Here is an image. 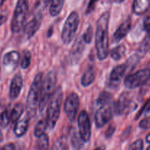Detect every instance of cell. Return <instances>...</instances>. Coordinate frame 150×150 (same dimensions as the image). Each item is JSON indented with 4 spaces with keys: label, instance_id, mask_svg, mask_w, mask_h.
<instances>
[{
    "label": "cell",
    "instance_id": "cell-12",
    "mask_svg": "<svg viewBox=\"0 0 150 150\" xmlns=\"http://www.w3.org/2000/svg\"><path fill=\"white\" fill-rule=\"evenodd\" d=\"M127 70L126 64H119L113 67L109 78V85L111 88H116L120 84L126 70Z\"/></svg>",
    "mask_w": 150,
    "mask_h": 150
},
{
    "label": "cell",
    "instance_id": "cell-34",
    "mask_svg": "<svg viewBox=\"0 0 150 150\" xmlns=\"http://www.w3.org/2000/svg\"><path fill=\"white\" fill-rule=\"evenodd\" d=\"M66 146V139L65 138H61L58 139L54 144V150H64Z\"/></svg>",
    "mask_w": 150,
    "mask_h": 150
},
{
    "label": "cell",
    "instance_id": "cell-48",
    "mask_svg": "<svg viewBox=\"0 0 150 150\" xmlns=\"http://www.w3.org/2000/svg\"><path fill=\"white\" fill-rule=\"evenodd\" d=\"M146 150H150V146H149V147L148 148H147V149Z\"/></svg>",
    "mask_w": 150,
    "mask_h": 150
},
{
    "label": "cell",
    "instance_id": "cell-47",
    "mask_svg": "<svg viewBox=\"0 0 150 150\" xmlns=\"http://www.w3.org/2000/svg\"><path fill=\"white\" fill-rule=\"evenodd\" d=\"M94 150H104V147H98Z\"/></svg>",
    "mask_w": 150,
    "mask_h": 150
},
{
    "label": "cell",
    "instance_id": "cell-45",
    "mask_svg": "<svg viewBox=\"0 0 150 150\" xmlns=\"http://www.w3.org/2000/svg\"><path fill=\"white\" fill-rule=\"evenodd\" d=\"M125 0H115V2L116 3H122L123 1H124Z\"/></svg>",
    "mask_w": 150,
    "mask_h": 150
},
{
    "label": "cell",
    "instance_id": "cell-41",
    "mask_svg": "<svg viewBox=\"0 0 150 150\" xmlns=\"http://www.w3.org/2000/svg\"><path fill=\"white\" fill-rule=\"evenodd\" d=\"M7 21V17L3 15H0V26L3 24V23H5V21Z\"/></svg>",
    "mask_w": 150,
    "mask_h": 150
},
{
    "label": "cell",
    "instance_id": "cell-9",
    "mask_svg": "<svg viewBox=\"0 0 150 150\" xmlns=\"http://www.w3.org/2000/svg\"><path fill=\"white\" fill-rule=\"evenodd\" d=\"M78 127H79V135L82 142H89L91 136V123L89 115L85 110L81 111L79 114Z\"/></svg>",
    "mask_w": 150,
    "mask_h": 150
},
{
    "label": "cell",
    "instance_id": "cell-1",
    "mask_svg": "<svg viewBox=\"0 0 150 150\" xmlns=\"http://www.w3.org/2000/svg\"><path fill=\"white\" fill-rule=\"evenodd\" d=\"M109 21L110 12L106 11L100 16L96 23V49L97 58L104 60L109 54Z\"/></svg>",
    "mask_w": 150,
    "mask_h": 150
},
{
    "label": "cell",
    "instance_id": "cell-26",
    "mask_svg": "<svg viewBox=\"0 0 150 150\" xmlns=\"http://www.w3.org/2000/svg\"><path fill=\"white\" fill-rule=\"evenodd\" d=\"M48 125H47L46 120H41L37 123L36 126L35 127V130H34V136L36 138H39L42 135L45 133L46 130Z\"/></svg>",
    "mask_w": 150,
    "mask_h": 150
},
{
    "label": "cell",
    "instance_id": "cell-21",
    "mask_svg": "<svg viewBox=\"0 0 150 150\" xmlns=\"http://www.w3.org/2000/svg\"><path fill=\"white\" fill-rule=\"evenodd\" d=\"M51 0H38L33 8V16L43 18L44 10L46 9Z\"/></svg>",
    "mask_w": 150,
    "mask_h": 150
},
{
    "label": "cell",
    "instance_id": "cell-46",
    "mask_svg": "<svg viewBox=\"0 0 150 150\" xmlns=\"http://www.w3.org/2000/svg\"><path fill=\"white\" fill-rule=\"evenodd\" d=\"M4 1H5V0H0V7L3 5V4L4 3Z\"/></svg>",
    "mask_w": 150,
    "mask_h": 150
},
{
    "label": "cell",
    "instance_id": "cell-22",
    "mask_svg": "<svg viewBox=\"0 0 150 150\" xmlns=\"http://www.w3.org/2000/svg\"><path fill=\"white\" fill-rule=\"evenodd\" d=\"M126 49L125 45L121 44V45H119L115 47V48H112L109 51V54H110V57L113 60H115V61H119L122 57H124L125 54H126Z\"/></svg>",
    "mask_w": 150,
    "mask_h": 150
},
{
    "label": "cell",
    "instance_id": "cell-44",
    "mask_svg": "<svg viewBox=\"0 0 150 150\" xmlns=\"http://www.w3.org/2000/svg\"><path fill=\"white\" fill-rule=\"evenodd\" d=\"M3 139H4V138H3V134H2V133H1V130H0V142H2Z\"/></svg>",
    "mask_w": 150,
    "mask_h": 150
},
{
    "label": "cell",
    "instance_id": "cell-25",
    "mask_svg": "<svg viewBox=\"0 0 150 150\" xmlns=\"http://www.w3.org/2000/svg\"><path fill=\"white\" fill-rule=\"evenodd\" d=\"M24 113V105L23 104L19 103L16 104L10 112V122L12 123H16L21 117Z\"/></svg>",
    "mask_w": 150,
    "mask_h": 150
},
{
    "label": "cell",
    "instance_id": "cell-8",
    "mask_svg": "<svg viewBox=\"0 0 150 150\" xmlns=\"http://www.w3.org/2000/svg\"><path fill=\"white\" fill-rule=\"evenodd\" d=\"M135 103L128 92H123L114 105V111L117 115H124L129 113L135 108Z\"/></svg>",
    "mask_w": 150,
    "mask_h": 150
},
{
    "label": "cell",
    "instance_id": "cell-24",
    "mask_svg": "<svg viewBox=\"0 0 150 150\" xmlns=\"http://www.w3.org/2000/svg\"><path fill=\"white\" fill-rule=\"evenodd\" d=\"M83 40H82V38H79V39L76 40V42H75L73 48L71 50V58L72 59L75 60L76 62V59H79V57L81 55V54L83 51L84 48V45H83Z\"/></svg>",
    "mask_w": 150,
    "mask_h": 150
},
{
    "label": "cell",
    "instance_id": "cell-49",
    "mask_svg": "<svg viewBox=\"0 0 150 150\" xmlns=\"http://www.w3.org/2000/svg\"><path fill=\"white\" fill-rule=\"evenodd\" d=\"M16 150H21V149H16Z\"/></svg>",
    "mask_w": 150,
    "mask_h": 150
},
{
    "label": "cell",
    "instance_id": "cell-5",
    "mask_svg": "<svg viewBox=\"0 0 150 150\" xmlns=\"http://www.w3.org/2000/svg\"><path fill=\"white\" fill-rule=\"evenodd\" d=\"M57 83V76L54 72L51 71L46 75L44 81H43L42 87L41 90L40 100L38 108L40 111H43L46 105L49 101L51 95L54 92V87Z\"/></svg>",
    "mask_w": 150,
    "mask_h": 150
},
{
    "label": "cell",
    "instance_id": "cell-7",
    "mask_svg": "<svg viewBox=\"0 0 150 150\" xmlns=\"http://www.w3.org/2000/svg\"><path fill=\"white\" fill-rule=\"evenodd\" d=\"M149 79L150 69H143L126 76L124 86L128 89H136L147 83Z\"/></svg>",
    "mask_w": 150,
    "mask_h": 150
},
{
    "label": "cell",
    "instance_id": "cell-36",
    "mask_svg": "<svg viewBox=\"0 0 150 150\" xmlns=\"http://www.w3.org/2000/svg\"><path fill=\"white\" fill-rule=\"evenodd\" d=\"M115 130H116V125L113 124H113H110L105 132V137L107 139L111 138L113 136V135L114 134Z\"/></svg>",
    "mask_w": 150,
    "mask_h": 150
},
{
    "label": "cell",
    "instance_id": "cell-17",
    "mask_svg": "<svg viewBox=\"0 0 150 150\" xmlns=\"http://www.w3.org/2000/svg\"><path fill=\"white\" fill-rule=\"evenodd\" d=\"M29 117L28 115L20 118L16 122L14 127V133L17 137H22L26 134L29 127Z\"/></svg>",
    "mask_w": 150,
    "mask_h": 150
},
{
    "label": "cell",
    "instance_id": "cell-23",
    "mask_svg": "<svg viewBox=\"0 0 150 150\" xmlns=\"http://www.w3.org/2000/svg\"><path fill=\"white\" fill-rule=\"evenodd\" d=\"M65 0H51L49 5V13L52 17L58 16L61 13Z\"/></svg>",
    "mask_w": 150,
    "mask_h": 150
},
{
    "label": "cell",
    "instance_id": "cell-3",
    "mask_svg": "<svg viewBox=\"0 0 150 150\" xmlns=\"http://www.w3.org/2000/svg\"><path fill=\"white\" fill-rule=\"evenodd\" d=\"M43 84V73L37 74L31 84L26 100V111L29 118L34 117L39 105L40 95Z\"/></svg>",
    "mask_w": 150,
    "mask_h": 150
},
{
    "label": "cell",
    "instance_id": "cell-4",
    "mask_svg": "<svg viewBox=\"0 0 150 150\" xmlns=\"http://www.w3.org/2000/svg\"><path fill=\"white\" fill-rule=\"evenodd\" d=\"M28 11V0H18L10 23V29L13 33H18L23 29L27 17Z\"/></svg>",
    "mask_w": 150,
    "mask_h": 150
},
{
    "label": "cell",
    "instance_id": "cell-18",
    "mask_svg": "<svg viewBox=\"0 0 150 150\" xmlns=\"http://www.w3.org/2000/svg\"><path fill=\"white\" fill-rule=\"evenodd\" d=\"M96 78L95 70L93 66H88L84 73L82 74L80 79L81 85L84 87L89 86L92 83H94Z\"/></svg>",
    "mask_w": 150,
    "mask_h": 150
},
{
    "label": "cell",
    "instance_id": "cell-35",
    "mask_svg": "<svg viewBox=\"0 0 150 150\" xmlns=\"http://www.w3.org/2000/svg\"><path fill=\"white\" fill-rule=\"evenodd\" d=\"M141 113H144V117H145L146 119H148V120H149L150 119V99L149 100L148 102H147V103L146 104L145 106L144 107V108H143L142 111H141V112L138 114V116H139ZM138 116L136 117V119L138 118Z\"/></svg>",
    "mask_w": 150,
    "mask_h": 150
},
{
    "label": "cell",
    "instance_id": "cell-32",
    "mask_svg": "<svg viewBox=\"0 0 150 150\" xmlns=\"http://www.w3.org/2000/svg\"><path fill=\"white\" fill-rule=\"evenodd\" d=\"M71 142H72V146H73V148L74 150L79 149L80 146H82V140L81 139L79 135L78 136L76 133L73 135L71 139Z\"/></svg>",
    "mask_w": 150,
    "mask_h": 150
},
{
    "label": "cell",
    "instance_id": "cell-38",
    "mask_svg": "<svg viewBox=\"0 0 150 150\" xmlns=\"http://www.w3.org/2000/svg\"><path fill=\"white\" fill-rule=\"evenodd\" d=\"M139 127L141 129H144V130H147L150 127V122L148 119H144V120H141L139 123Z\"/></svg>",
    "mask_w": 150,
    "mask_h": 150
},
{
    "label": "cell",
    "instance_id": "cell-19",
    "mask_svg": "<svg viewBox=\"0 0 150 150\" xmlns=\"http://www.w3.org/2000/svg\"><path fill=\"white\" fill-rule=\"evenodd\" d=\"M150 8V0H134L132 11L135 15H143Z\"/></svg>",
    "mask_w": 150,
    "mask_h": 150
},
{
    "label": "cell",
    "instance_id": "cell-15",
    "mask_svg": "<svg viewBox=\"0 0 150 150\" xmlns=\"http://www.w3.org/2000/svg\"><path fill=\"white\" fill-rule=\"evenodd\" d=\"M23 86V78L20 74H17L13 78L10 83L9 95L11 100H16L19 96Z\"/></svg>",
    "mask_w": 150,
    "mask_h": 150
},
{
    "label": "cell",
    "instance_id": "cell-10",
    "mask_svg": "<svg viewBox=\"0 0 150 150\" xmlns=\"http://www.w3.org/2000/svg\"><path fill=\"white\" fill-rule=\"evenodd\" d=\"M79 108V98L76 93H71L64 103V111L70 121L75 120Z\"/></svg>",
    "mask_w": 150,
    "mask_h": 150
},
{
    "label": "cell",
    "instance_id": "cell-40",
    "mask_svg": "<svg viewBox=\"0 0 150 150\" xmlns=\"http://www.w3.org/2000/svg\"><path fill=\"white\" fill-rule=\"evenodd\" d=\"M1 150H16V146L13 144H7L4 145Z\"/></svg>",
    "mask_w": 150,
    "mask_h": 150
},
{
    "label": "cell",
    "instance_id": "cell-20",
    "mask_svg": "<svg viewBox=\"0 0 150 150\" xmlns=\"http://www.w3.org/2000/svg\"><path fill=\"white\" fill-rule=\"evenodd\" d=\"M150 50V32H147L146 36L140 43L139 47L137 50L136 54L140 57L143 58Z\"/></svg>",
    "mask_w": 150,
    "mask_h": 150
},
{
    "label": "cell",
    "instance_id": "cell-43",
    "mask_svg": "<svg viewBox=\"0 0 150 150\" xmlns=\"http://www.w3.org/2000/svg\"><path fill=\"white\" fill-rule=\"evenodd\" d=\"M146 140L147 143L150 144V133L146 136Z\"/></svg>",
    "mask_w": 150,
    "mask_h": 150
},
{
    "label": "cell",
    "instance_id": "cell-16",
    "mask_svg": "<svg viewBox=\"0 0 150 150\" xmlns=\"http://www.w3.org/2000/svg\"><path fill=\"white\" fill-rule=\"evenodd\" d=\"M131 24L132 23H131L130 18H127L124 21L113 34V40L115 42H119L122 39H124L130 31Z\"/></svg>",
    "mask_w": 150,
    "mask_h": 150
},
{
    "label": "cell",
    "instance_id": "cell-27",
    "mask_svg": "<svg viewBox=\"0 0 150 150\" xmlns=\"http://www.w3.org/2000/svg\"><path fill=\"white\" fill-rule=\"evenodd\" d=\"M112 101V95L110 93L107 92H102L97 98L96 103L98 106L106 105V104L111 103Z\"/></svg>",
    "mask_w": 150,
    "mask_h": 150
},
{
    "label": "cell",
    "instance_id": "cell-14",
    "mask_svg": "<svg viewBox=\"0 0 150 150\" xmlns=\"http://www.w3.org/2000/svg\"><path fill=\"white\" fill-rule=\"evenodd\" d=\"M43 18L33 16L32 19L25 25L24 28V35L26 40H29L35 35L41 26Z\"/></svg>",
    "mask_w": 150,
    "mask_h": 150
},
{
    "label": "cell",
    "instance_id": "cell-33",
    "mask_svg": "<svg viewBox=\"0 0 150 150\" xmlns=\"http://www.w3.org/2000/svg\"><path fill=\"white\" fill-rule=\"evenodd\" d=\"M143 149H144L143 140L142 139H138L130 145L129 150H143Z\"/></svg>",
    "mask_w": 150,
    "mask_h": 150
},
{
    "label": "cell",
    "instance_id": "cell-6",
    "mask_svg": "<svg viewBox=\"0 0 150 150\" xmlns=\"http://www.w3.org/2000/svg\"><path fill=\"white\" fill-rule=\"evenodd\" d=\"M79 23V14L73 11L69 14L63 24L61 32V38L63 43L69 45L74 38Z\"/></svg>",
    "mask_w": 150,
    "mask_h": 150
},
{
    "label": "cell",
    "instance_id": "cell-42",
    "mask_svg": "<svg viewBox=\"0 0 150 150\" xmlns=\"http://www.w3.org/2000/svg\"><path fill=\"white\" fill-rule=\"evenodd\" d=\"M5 109H6V108H4V105H1V104H0V114H1V113H2L3 111H4Z\"/></svg>",
    "mask_w": 150,
    "mask_h": 150
},
{
    "label": "cell",
    "instance_id": "cell-29",
    "mask_svg": "<svg viewBox=\"0 0 150 150\" xmlns=\"http://www.w3.org/2000/svg\"><path fill=\"white\" fill-rule=\"evenodd\" d=\"M10 122V112L7 109L4 110L2 113L0 114V127L5 128L8 126Z\"/></svg>",
    "mask_w": 150,
    "mask_h": 150
},
{
    "label": "cell",
    "instance_id": "cell-39",
    "mask_svg": "<svg viewBox=\"0 0 150 150\" xmlns=\"http://www.w3.org/2000/svg\"><path fill=\"white\" fill-rule=\"evenodd\" d=\"M99 0H90L89 1V4H88V7H87V10H86V14H89L90 13L94 10V7H95L96 4L97 3Z\"/></svg>",
    "mask_w": 150,
    "mask_h": 150
},
{
    "label": "cell",
    "instance_id": "cell-31",
    "mask_svg": "<svg viewBox=\"0 0 150 150\" xmlns=\"http://www.w3.org/2000/svg\"><path fill=\"white\" fill-rule=\"evenodd\" d=\"M93 36H94V30H93L92 26H89L87 28L82 38L84 42H86V43H90L92 40Z\"/></svg>",
    "mask_w": 150,
    "mask_h": 150
},
{
    "label": "cell",
    "instance_id": "cell-37",
    "mask_svg": "<svg viewBox=\"0 0 150 150\" xmlns=\"http://www.w3.org/2000/svg\"><path fill=\"white\" fill-rule=\"evenodd\" d=\"M144 29L146 32H150V13L144 18Z\"/></svg>",
    "mask_w": 150,
    "mask_h": 150
},
{
    "label": "cell",
    "instance_id": "cell-30",
    "mask_svg": "<svg viewBox=\"0 0 150 150\" xmlns=\"http://www.w3.org/2000/svg\"><path fill=\"white\" fill-rule=\"evenodd\" d=\"M32 59V55H31L30 51H25L23 54V58H22L21 62V67L24 70H26L29 67Z\"/></svg>",
    "mask_w": 150,
    "mask_h": 150
},
{
    "label": "cell",
    "instance_id": "cell-2",
    "mask_svg": "<svg viewBox=\"0 0 150 150\" xmlns=\"http://www.w3.org/2000/svg\"><path fill=\"white\" fill-rule=\"evenodd\" d=\"M63 91L60 87L57 88L49 101L46 112V122L48 127L54 129L59 120L63 102Z\"/></svg>",
    "mask_w": 150,
    "mask_h": 150
},
{
    "label": "cell",
    "instance_id": "cell-28",
    "mask_svg": "<svg viewBox=\"0 0 150 150\" xmlns=\"http://www.w3.org/2000/svg\"><path fill=\"white\" fill-rule=\"evenodd\" d=\"M49 137L46 133L38 138L37 142V150H48Z\"/></svg>",
    "mask_w": 150,
    "mask_h": 150
},
{
    "label": "cell",
    "instance_id": "cell-11",
    "mask_svg": "<svg viewBox=\"0 0 150 150\" xmlns=\"http://www.w3.org/2000/svg\"><path fill=\"white\" fill-rule=\"evenodd\" d=\"M113 116V109L111 103L99 106L94 117L95 125L97 128H101L110 121Z\"/></svg>",
    "mask_w": 150,
    "mask_h": 150
},
{
    "label": "cell",
    "instance_id": "cell-13",
    "mask_svg": "<svg viewBox=\"0 0 150 150\" xmlns=\"http://www.w3.org/2000/svg\"><path fill=\"white\" fill-rule=\"evenodd\" d=\"M20 60V54L18 51H12L6 53L3 57L2 64L4 70L13 71L17 67Z\"/></svg>",
    "mask_w": 150,
    "mask_h": 150
}]
</instances>
